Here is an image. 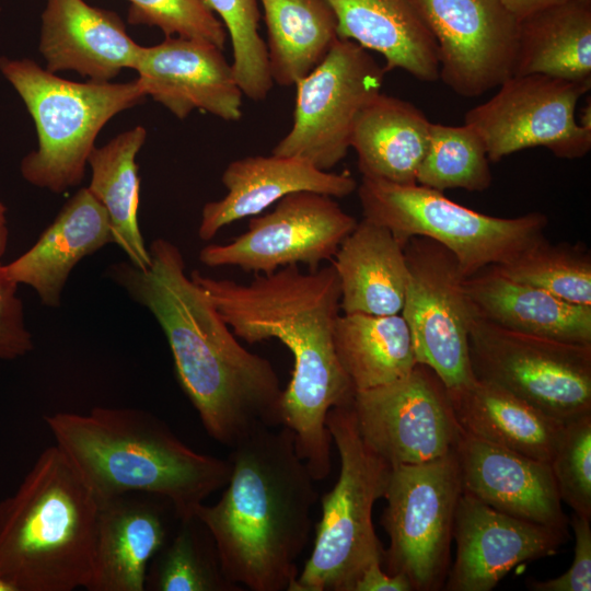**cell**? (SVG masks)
Here are the masks:
<instances>
[{
	"instance_id": "5",
	"label": "cell",
	"mask_w": 591,
	"mask_h": 591,
	"mask_svg": "<svg viewBox=\"0 0 591 591\" xmlns=\"http://www.w3.org/2000/svg\"><path fill=\"white\" fill-rule=\"evenodd\" d=\"M99 502L56 444L0 502V575L18 591L86 589Z\"/></svg>"
},
{
	"instance_id": "26",
	"label": "cell",
	"mask_w": 591,
	"mask_h": 591,
	"mask_svg": "<svg viewBox=\"0 0 591 591\" xmlns=\"http://www.w3.org/2000/svg\"><path fill=\"white\" fill-rule=\"evenodd\" d=\"M331 263L339 281L341 313H401L408 269L404 245L387 228L363 218Z\"/></svg>"
},
{
	"instance_id": "42",
	"label": "cell",
	"mask_w": 591,
	"mask_h": 591,
	"mask_svg": "<svg viewBox=\"0 0 591 591\" xmlns=\"http://www.w3.org/2000/svg\"><path fill=\"white\" fill-rule=\"evenodd\" d=\"M564 1L566 0H502L508 10L518 19Z\"/></svg>"
},
{
	"instance_id": "21",
	"label": "cell",
	"mask_w": 591,
	"mask_h": 591,
	"mask_svg": "<svg viewBox=\"0 0 591 591\" xmlns=\"http://www.w3.org/2000/svg\"><path fill=\"white\" fill-rule=\"evenodd\" d=\"M140 46L115 12L84 0H47L40 15L38 50L53 73L68 70L111 82L134 69Z\"/></svg>"
},
{
	"instance_id": "41",
	"label": "cell",
	"mask_w": 591,
	"mask_h": 591,
	"mask_svg": "<svg viewBox=\"0 0 591 591\" xmlns=\"http://www.w3.org/2000/svg\"><path fill=\"white\" fill-rule=\"evenodd\" d=\"M354 591H413V588L404 576L391 575L382 569V561H373L361 573Z\"/></svg>"
},
{
	"instance_id": "39",
	"label": "cell",
	"mask_w": 591,
	"mask_h": 591,
	"mask_svg": "<svg viewBox=\"0 0 591 591\" xmlns=\"http://www.w3.org/2000/svg\"><path fill=\"white\" fill-rule=\"evenodd\" d=\"M18 287L0 262V360H14L34 348Z\"/></svg>"
},
{
	"instance_id": "4",
	"label": "cell",
	"mask_w": 591,
	"mask_h": 591,
	"mask_svg": "<svg viewBox=\"0 0 591 591\" xmlns=\"http://www.w3.org/2000/svg\"><path fill=\"white\" fill-rule=\"evenodd\" d=\"M45 421L97 501L150 494L167 500L177 520L187 519L231 475L229 459L196 452L143 409L97 406L57 412Z\"/></svg>"
},
{
	"instance_id": "27",
	"label": "cell",
	"mask_w": 591,
	"mask_h": 591,
	"mask_svg": "<svg viewBox=\"0 0 591 591\" xmlns=\"http://www.w3.org/2000/svg\"><path fill=\"white\" fill-rule=\"evenodd\" d=\"M462 431L484 441L549 463L565 422L494 384L474 380L448 390Z\"/></svg>"
},
{
	"instance_id": "38",
	"label": "cell",
	"mask_w": 591,
	"mask_h": 591,
	"mask_svg": "<svg viewBox=\"0 0 591 591\" xmlns=\"http://www.w3.org/2000/svg\"><path fill=\"white\" fill-rule=\"evenodd\" d=\"M128 23L155 26L165 37H183L224 48L228 33L204 0H127Z\"/></svg>"
},
{
	"instance_id": "6",
	"label": "cell",
	"mask_w": 591,
	"mask_h": 591,
	"mask_svg": "<svg viewBox=\"0 0 591 591\" xmlns=\"http://www.w3.org/2000/svg\"><path fill=\"white\" fill-rule=\"evenodd\" d=\"M0 72L26 106L37 134V148L21 161L30 184L61 194L78 186L103 127L147 95L137 79L76 82L47 71L27 58L0 57Z\"/></svg>"
},
{
	"instance_id": "19",
	"label": "cell",
	"mask_w": 591,
	"mask_h": 591,
	"mask_svg": "<svg viewBox=\"0 0 591 591\" xmlns=\"http://www.w3.org/2000/svg\"><path fill=\"white\" fill-rule=\"evenodd\" d=\"M454 451L464 493L512 517L567 530L549 463L462 430Z\"/></svg>"
},
{
	"instance_id": "3",
	"label": "cell",
	"mask_w": 591,
	"mask_h": 591,
	"mask_svg": "<svg viewBox=\"0 0 591 591\" xmlns=\"http://www.w3.org/2000/svg\"><path fill=\"white\" fill-rule=\"evenodd\" d=\"M231 449L221 498L201 503L195 515L229 581L252 591H290L312 530L316 480L286 426L255 429Z\"/></svg>"
},
{
	"instance_id": "30",
	"label": "cell",
	"mask_w": 591,
	"mask_h": 591,
	"mask_svg": "<svg viewBox=\"0 0 591 591\" xmlns=\"http://www.w3.org/2000/svg\"><path fill=\"white\" fill-rule=\"evenodd\" d=\"M334 347L356 391L397 381L418 363L409 327L401 313H340Z\"/></svg>"
},
{
	"instance_id": "11",
	"label": "cell",
	"mask_w": 591,
	"mask_h": 591,
	"mask_svg": "<svg viewBox=\"0 0 591 591\" xmlns=\"http://www.w3.org/2000/svg\"><path fill=\"white\" fill-rule=\"evenodd\" d=\"M386 71L367 49L337 38L297 86L293 123L273 154L297 157L329 171L350 148L359 113L381 93Z\"/></svg>"
},
{
	"instance_id": "29",
	"label": "cell",
	"mask_w": 591,
	"mask_h": 591,
	"mask_svg": "<svg viewBox=\"0 0 591 591\" xmlns=\"http://www.w3.org/2000/svg\"><path fill=\"white\" fill-rule=\"evenodd\" d=\"M591 85V0H566L519 19L513 76Z\"/></svg>"
},
{
	"instance_id": "43",
	"label": "cell",
	"mask_w": 591,
	"mask_h": 591,
	"mask_svg": "<svg viewBox=\"0 0 591 591\" xmlns=\"http://www.w3.org/2000/svg\"><path fill=\"white\" fill-rule=\"evenodd\" d=\"M9 241V227L7 217V207L0 200V259L5 254Z\"/></svg>"
},
{
	"instance_id": "13",
	"label": "cell",
	"mask_w": 591,
	"mask_h": 591,
	"mask_svg": "<svg viewBox=\"0 0 591 591\" xmlns=\"http://www.w3.org/2000/svg\"><path fill=\"white\" fill-rule=\"evenodd\" d=\"M498 88L464 116L483 139L489 162L535 147L561 159L588 154L591 127L579 124L576 108L591 85L533 73L511 76Z\"/></svg>"
},
{
	"instance_id": "8",
	"label": "cell",
	"mask_w": 591,
	"mask_h": 591,
	"mask_svg": "<svg viewBox=\"0 0 591 591\" xmlns=\"http://www.w3.org/2000/svg\"><path fill=\"white\" fill-rule=\"evenodd\" d=\"M356 190L364 219L387 228L404 246L413 236L440 243L454 255L466 278L507 264L546 239L548 220L542 212L494 217L417 183L362 177Z\"/></svg>"
},
{
	"instance_id": "28",
	"label": "cell",
	"mask_w": 591,
	"mask_h": 591,
	"mask_svg": "<svg viewBox=\"0 0 591 591\" xmlns=\"http://www.w3.org/2000/svg\"><path fill=\"white\" fill-rule=\"evenodd\" d=\"M429 119L413 103L380 93L359 113L350 148L362 177L416 184L429 143Z\"/></svg>"
},
{
	"instance_id": "2",
	"label": "cell",
	"mask_w": 591,
	"mask_h": 591,
	"mask_svg": "<svg viewBox=\"0 0 591 591\" xmlns=\"http://www.w3.org/2000/svg\"><path fill=\"white\" fill-rule=\"evenodd\" d=\"M234 335L248 344L276 338L292 354L293 369L281 397V426L311 475L331 472L326 417L349 405L355 387L339 363L334 329L340 315V287L334 266L303 273L298 265L258 274L250 282L190 273Z\"/></svg>"
},
{
	"instance_id": "7",
	"label": "cell",
	"mask_w": 591,
	"mask_h": 591,
	"mask_svg": "<svg viewBox=\"0 0 591 591\" xmlns=\"http://www.w3.org/2000/svg\"><path fill=\"white\" fill-rule=\"evenodd\" d=\"M326 427L340 471L322 498L313 551L290 591H354L364 569L382 561L372 509L386 493L392 465L362 439L351 404L333 407Z\"/></svg>"
},
{
	"instance_id": "31",
	"label": "cell",
	"mask_w": 591,
	"mask_h": 591,
	"mask_svg": "<svg viewBox=\"0 0 591 591\" xmlns=\"http://www.w3.org/2000/svg\"><path fill=\"white\" fill-rule=\"evenodd\" d=\"M146 139V128L136 126L103 147L95 146L88 159V189L107 211L114 243L139 268L151 263L138 221L140 178L136 157Z\"/></svg>"
},
{
	"instance_id": "35",
	"label": "cell",
	"mask_w": 591,
	"mask_h": 591,
	"mask_svg": "<svg viewBox=\"0 0 591 591\" xmlns=\"http://www.w3.org/2000/svg\"><path fill=\"white\" fill-rule=\"evenodd\" d=\"M493 267L565 301L591 305V255L579 244H552L544 239L511 262Z\"/></svg>"
},
{
	"instance_id": "25",
	"label": "cell",
	"mask_w": 591,
	"mask_h": 591,
	"mask_svg": "<svg viewBox=\"0 0 591 591\" xmlns=\"http://www.w3.org/2000/svg\"><path fill=\"white\" fill-rule=\"evenodd\" d=\"M338 38L383 56L386 72L402 69L424 82L439 79L437 43L413 0H326Z\"/></svg>"
},
{
	"instance_id": "10",
	"label": "cell",
	"mask_w": 591,
	"mask_h": 591,
	"mask_svg": "<svg viewBox=\"0 0 591 591\" xmlns=\"http://www.w3.org/2000/svg\"><path fill=\"white\" fill-rule=\"evenodd\" d=\"M468 348L476 380L563 422L591 414V345L509 331L474 315Z\"/></svg>"
},
{
	"instance_id": "40",
	"label": "cell",
	"mask_w": 591,
	"mask_h": 591,
	"mask_svg": "<svg viewBox=\"0 0 591 591\" xmlns=\"http://www.w3.org/2000/svg\"><path fill=\"white\" fill-rule=\"evenodd\" d=\"M569 523L575 534V556L570 568L561 576L548 580L526 582L533 591H590L591 590V526L590 521L572 513Z\"/></svg>"
},
{
	"instance_id": "9",
	"label": "cell",
	"mask_w": 591,
	"mask_h": 591,
	"mask_svg": "<svg viewBox=\"0 0 591 591\" xmlns=\"http://www.w3.org/2000/svg\"><path fill=\"white\" fill-rule=\"evenodd\" d=\"M462 490L455 451L427 463L392 466L381 518L390 544L382 563L386 572L404 576L413 591L444 586Z\"/></svg>"
},
{
	"instance_id": "18",
	"label": "cell",
	"mask_w": 591,
	"mask_h": 591,
	"mask_svg": "<svg viewBox=\"0 0 591 591\" xmlns=\"http://www.w3.org/2000/svg\"><path fill=\"white\" fill-rule=\"evenodd\" d=\"M144 94L177 118L200 109L223 120L242 117L243 93L217 46L177 36L140 46L134 69Z\"/></svg>"
},
{
	"instance_id": "14",
	"label": "cell",
	"mask_w": 591,
	"mask_h": 591,
	"mask_svg": "<svg viewBox=\"0 0 591 591\" xmlns=\"http://www.w3.org/2000/svg\"><path fill=\"white\" fill-rule=\"evenodd\" d=\"M357 220L333 197L313 192L292 193L232 241L208 244L199 260L208 267H237L245 273L270 274L292 265L316 270L333 259Z\"/></svg>"
},
{
	"instance_id": "32",
	"label": "cell",
	"mask_w": 591,
	"mask_h": 591,
	"mask_svg": "<svg viewBox=\"0 0 591 591\" xmlns=\"http://www.w3.org/2000/svg\"><path fill=\"white\" fill-rule=\"evenodd\" d=\"M267 28V56L274 82L296 84L328 54L338 38L326 0H259Z\"/></svg>"
},
{
	"instance_id": "23",
	"label": "cell",
	"mask_w": 591,
	"mask_h": 591,
	"mask_svg": "<svg viewBox=\"0 0 591 591\" xmlns=\"http://www.w3.org/2000/svg\"><path fill=\"white\" fill-rule=\"evenodd\" d=\"M111 243L114 239L107 211L83 187L62 206L34 245L5 268L19 286L31 287L44 305L57 308L77 264Z\"/></svg>"
},
{
	"instance_id": "33",
	"label": "cell",
	"mask_w": 591,
	"mask_h": 591,
	"mask_svg": "<svg viewBox=\"0 0 591 591\" xmlns=\"http://www.w3.org/2000/svg\"><path fill=\"white\" fill-rule=\"evenodd\" d=\"M172 537L153 557L146 590L154 591H241L224 576L216 544L196 517L178 520Z\"/></svg>"
},
{
	"instance_id": "12",
	"label": "cell",
	"mask_w": 591,
	"mask_h": 591,
	"mask_svg": "<svg viewBox=\"0 0 591 591\" xmlns=\"http://www.w3.org/2000/svg\"><path fill=\"white\" fill-rule=\"evenodd\" d=\"M408 281L401 311L418 363L430 367L448 390L472 383L468 334L474 313L465 276L440 243L413 236L405 246Z\"/></svg>"
},
{
	"instance_id": "36",
	"label": "cell",
	"mask_w": 591,
	"mask_h": 591,
	"mask_svg": "<svg viewBox=\"0 0 591 591\" xmlns=\"http://www.w3.org/2000/svg\"><path fill=\"white\" fill-rule=\"evenodd\" d=\"M222 20L231 38L232 69L243 95L259 102L274 81L268 66L266 43L258 34V0H204Z\"/></svg>"
},
{
	"instance_id": "22",
	"label": "cell",
	"mask_w": 591,
	"mask_h": 591,
	"mask_svg": "<svg viewBox=\"0 0 591 591\" xmlns=\"http://www.w3.org/2000/svg\"><path fill=\"white\" fill-rule=\"evenodd\" d=\"M221 182L227 194L207 202L201 210L198 236L213 239L231 223L254 217L285 196L313 192L343 198L352 194L358 183L347 173L323 171L304 159L281 155H251L228 164Z\"/></svg>"
},
{
	"instance_id": "20",
	"label": "cell",
	"mask_w": 591,
	"mask_h": 591,
	"mask_svg": "<svg viewBox=\"0 0 591 591\" xmlns=\"http://www.w3.org/2000/svg\"><path fill=\"white\" fill-rule=\"evenodd\" d=\"M97 502L93 572L86 590H146L149 566L170 537L173 507L143 493Z\"/></svg>"
},
{
	"instance_id": "37",
	"label": "cell",
	"mask_w": 591,
	"mask_h": 591,
	"mask_svg": "<svg viewBox=\"0 0 591 591\" xmlns=\"http://www.w3.org/2000/svg\"><path fill=\"white\" fill-rule=\"evenodd\" d=\"M559 498L591 520V414L565 422L549 462Z\"/></svg>"
},
{
	"instance_id": "15",
	"label": "cell",
	"mask_w": 591,
	"mask_h": 591,
	"mask_svg": "<svg viewBox=\"0 0 591 591\" xmlns=\"http://www.w3.org/2000/svg\"><path fill=\"white\" fill-rule=\"evenodd\" d=\"M351 407L362 439L392 466L443 457L460 437L448 389L422 363L397 381L356 391Z\"/></svg>"
},
{
	"instance_id": "34",
	"label": "cell",
	"mask_w": 591,
	"mask_h": 591,
	"mask_svg": "<svg viewBox=\"0 0 591 591\" xmlns=\"http://www.w3.org/2000/svg\"><path fill=\"white\" fill-rule=\"evenodd\" d=\"M489 163L485 143L472 126L431 123L416 183L439 192H484L493 182Z\"/></svg>"
},
{
	"instance_id": "24",
	"label": "cell",
	"mask_w": 591,
	"mask_h": 591,
	"mask_svg": "<svg viewBox=\"0 0 591 591\" xmlns=\"http://www.w3.org/2000/svg\"><path fill=\"white\" fill-rule=\"evenodd\" d=\"M464 288L476 317L518 333L591 345V305L512 280L493 266L465 278Z\"/></svg>"
},
{
	"instance_id": "44",
	"label": "cell",
	"mask_w": 591,
	"mask_h": 591,
	"mask_svg": "<svg viewBox=\"0 0 591 591\" xmlns=\"http://www.w3.org/2000/svg\"><path fill=\"white\" fill-rule=\"evenodd\" d=\"M0 591H18L15 586L0 575Z\"/></svg>"
},
{
	"instance_id": "16",
	"label": "cell",
	"mask_w": 591,
	"mask_h": 591,
	"mask_svg": "<svg viewBox=\"0 0 591 591\" xmlns=\"http://www.w3.org/2000/svg\"><path fill=\"white\" fill-rule=\"evenodd\" d=\"M438 47L439 78L476 97L513 76L519 19L502 0H413Z\"/></svg>"
},
{
	"instance_id": "17",
	"label": "cell",
	"mask_w": 591,
	"mask_h": 591,
	"mask_svg": "<svg viewBox=\"0 0 591 591\" xmlns=\"http://www.w3.org/2000/svg\"><path fill=\"white\" fill-rule=\"evenodd\" d=\"M456 558L448 591H490L517 565L555 554L568 531L498 511L464 493L454 515Z\"/></svg>"
},
{
	"instance_id": "1",
	"label": "cell",
	"mask_w": 591,
	"mask_h": 591,
	"mask_svg": "<svg viewBox=\"0 0 591 591\" xmlns=\"http://www.w3.org/2000/svg\"><path fill=\"white\" fill-rule=\"evenodd\" d=\"M151 263L109 266V278L161 326L179 385L207 433L231 448L258 428L281 426L282 387L271 362L245 349L213 303L186 274L166 239L148 247Z\"/></svg>"
}]
</instances>
